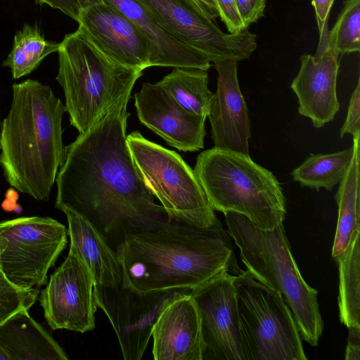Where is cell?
I'll return each instance as SVG.
<instances>
[{"mask_svg": "<svg viewBox=\"0 0 360 360\" xmlns=\"http://www.w3.org/2000/svg\"><path fill=\"white\" fill-rule=\"evenodd\" d=\"M56 80L64 91L70 122L87 131L112 105L132 91L143 70L119 65L79 27L59 43Z\"/></svg>", "mask_w": 360, "mask_h": 360, "instance_id": "obj_6", "label": "cell"}, {"mask_svg": "<svg viewBox=\"0 0 360 360\" xmlns=\"http://www.w3.org/2000/svg\"><path fill=\"white\" fill-rule=\"evenodd\" d=\"M224 214L226 232L237 245L247 270L281 295L292 312L301 338L316 347L323 329L317 290L302 276L283 224L264 230L241 214Z\"/></svg>", "mask_w": 360, "mask_h": 360, "instance_id": "obj_4", "label": "cell"}, {"mask_svg": "<svg viewBox=\"0 0 360 360\" xmlns=\"http://www.w3.org/2000/svg\"><path fill=\"white\" fill-rule=\"evenodd\" d=\"M0 347L10 360H68L50 334L22 309L0 324Z\"/></svg>", "mask_w": 360, "mask_h": 360, "instance_id": "obj_21", "label": "cell"}, {"mask_svg": "<svg viewBox=\"0 0 360 360\" xmlns=\"http://www.w3.org/2000/svg\"><path fill=\"white\" fill-rule=\"evenodd\" d=\"M237 65L235 59L214 62L217 89L207 117L215 147L249 155L250 122L238 84Z\"/></svg>", "mask_w": 360, "mask_h": 360, "instance_id": "obj_17", "label": "cell"}, {"mask_svg": "<svg viewBox=\"0 0 360 360\" xmlns=\"http://www.w3.org/2000/svg\"><path fill=\"white\" fill-rule=\"evenodd\" d=\"M359 79L354 90L346 117V120L340 130V138L346 134H352L353 137L360 136L359 117H360V82Z\"/></svg>", "mask_w": 360, "mask_h": 360, "instance_id": "obj_29", "label": "cell"}, {"mask_svg": "<svg viewBox=\"0 0 360 360\" xmlns=\"http://www.w3.org/2000/svg\"><path fill=\"white\" fill-rule=\"evenodd\" d=\"M79 27L109 58L122 66L150 67V44L139 27L108 1L80 8Z\"/></svg>", "mask_w": 360, "mask_h": 360, "instance_id": "obj_14", "label": "cell"}, {"mask_svg": "<svg viewBox=\"0 0 360 360\" xmlns=\"http://www.w3.org/2000/svg\"><path fill=\"white\" fill-rule=\"evenodd\" d=\"M157 83L188 111L208 116L214 94L208 89L206 70L176 67Z\"/></svg>", "mask_w": 360, "mask_h": 360, "instance_id": "obj_23", "label": "cell"}, {"mask_svg": "<svg viewBox=\"0 0 360 360\" xmlns=\"http://www.w3.org/2000/svg\"><path fill=\"white\" fill-rule=\"evenodd\" d=\"M336 262L339 269L340 322L347 328L360 327V235Z\"/></svg>", "mask_w": 360, "mask_h": 360, "instance_id": "obj_25", "label": "cell"}, {"mask_svg": "<svg viewBox=\"0 0 360 360\" xmlns=\"http://www.w3.org/2000/svg\"><path fill=\"white\" fill-rule=\"evenodd\" d=\"M349 336L345 351L346 360H360V327L348 328Z\"/></svg>", "mask_w": 360, "mask_h": 360, "instance_id": "obj_34", "label": "cell"}, {"mask_svg": "<svg viewBox=\"0 0 360 360\" xmlns=\"http://www.w3.org/2000/svg\"><path fill=\"white\" fill-rule=\"evenodd\" d=\"M1 122L0 121V129H1Z\"/></svg>", "mask_w": 360, "mask_h": 360, "instance_id": "obj_37", "label": "cell"}, {"mask_svg": "<svg viewBox=\"0 0 360 360\" xmlns=\"http://www.w3.org/2000/svg\"><path fill=\"white\" fill-rule=\"evenodd\" d=\"M127 143L145 184L169 219L200 229L210 228L219 220L194 171L179 154L138 131L127 136Z\"/></svg>", "mask_w": 360, "mask_h": 360, "instance_id": "obj_7", "label": "cell"}, {"mask_svg": "<svg viewBox=\"0 0 360 360\" xmlns=\"http://www.w3.org/2000/svg\"><path fill=\"white\" fill-rule=\"evenodd\" d=\"M314 6L319 32V43L316 53H321L328 45V20L334 0H311Z\"/></svg>", "mask_w": 360, "mask_h": 360, "instance_id": "obj_30", "label": "cell"}, {"mask_svg": "<svg viewBox=\"0 0 360 360\" xmlns=\"http://www.w3.org/2000/svg\"><path fill=\"white\" fill-rule=\"evenodd\" d=\"M141 294L123 286L94 285L97 307L106 314L117 337L124 360H140L152 336L153 325L176 291Z\"/></svg>", "mask_w": 360, "mask_h": 360, "instance_id": "obj_13", "label": "cell"}, {"mask_svg": "<svg viewBox=\"0 0 360 360\" xmlns=\"http://www.w3.org/2000/svg\"><path fill=\"white\" fill-rule=\"evenodd\" d=\"M10 110L0 129V166L8 184L47 201L66 155L62 119L66 111L52 89L27 79L12 86Z\"/></svg>", "mask_w": 360, "mask_h": 360, "instance_id": "obj_3", "label": "cell"}, {"mask_svg": "<svg viewBox=\"0 0 360 360\" xmlns=\"http://www.w3.org/2000/svg\"><path fill=\"white\" fill-rule=\"evenodd\" d=\"M354 149L328 154H311L291 173L294 181L301 186L319 191H331L340 182L350 165Z\"/></svg>", "mask_w": 360, "mask_h": 360, "instance_id": "obj_24", "label": "cell"}, {"mask_svg": "<svg viewBox=\"0 0 360 360\" xmlns=\"http://www.w3.org/2000/svg\"><path fill=\"white\" fill-rule=\"evenodd\" d=\"M245 29L264 16L266 0H235Z\"/></svg>", "mask_w": 360, "mask_h": 360, "instance_id": "obj_32", "label": "cell"}, {"mask_svg": "<svg viewBox=\"0 0 360 360\" xmlns=\"http://www.w3.org/2000/svg\"><path fill=\"white\" fill-rule=\"evenodd\" d=\"M164 30L204 53L210 62L249 59L257 48L248 29L226 34L191 0H136Z\"/></svg>", "mask_w": 360, "mask_h": 360, "instance_id": "obj_10", "label": "cell"}, {"mask_svg": "<svg viewBox=\"0 0 360 360\" xmlns=\"http://www.w3.org/2000/svg\"><path fill=\"white\" fill-rule=\"evenodd\" d=\"M338 54L328 46L314 56L304 54L290 88L297 96L299 113L315 128L333 120L340 109L336 93Z\"/></svg>", "mask_w": 360, "mask_h": 360, "instance_id": "obj_18", "label": "cell"}, {"mask_svg": "<svg viewBox=\"0 0 360 360\" xmlns=\"http://www.w3.org/2000/svg\"><path fill=\"white\" fill-rule=\"evenodd\" d=\"M46 285L39 299L44 318L52 330L67 329L84 333L95 328L97 306L94 296V280L72 246Z\"/></svg>", "mask_w": 360, "mask_h": 360, "instance_id": "obj_12", "label": "cell"}, {"mask_svg": "<svg viewBox=\"0 0 360 360\" xmlns=\"http://www.w3.org/2000/svg\"><path fill=\"white\" fill-rule=\"evenodd\" d=\"M68 243V229L49 217H22L0 221V271L15 287L39 289L47 283Z\"/></svg>", "mask_w": 360, "mask_h": 360, "instance_id": "obj_9", "label": "cell"}, {"mask_svg": "<svg viewBox=\"0 0 360 360\" xmlns=\"http://www.w3.org/2000/svg\"><path fill=\"white\" fill-rule=\"evenodd\" d=\"M352 158L335 195L338 217L332 257L337 262L360 235V136L353 137Z\"/></svg>", "mask_w": 360, "mask_h": 360, "instance_id": "obj_22", "label": "cell"}, {"mask_svg": "<svg viewBox=\"0 0 360 360\" xmlns=\"http://www.w3.org/2000/svg\"><path fill=\"white\" fill-rule=\"evenodd\" d=\"M238 314L251 360H307L297 326L281 295L248 271L235 276Z\"/></svg>", "mask_w": 360, "mask_h": 360, "instance_id": "obj_8", "label": "cell"}, {"mask_svg": "<svg viewBox=\"0 0 360 360\" xmlns=\"http://www.w3.org/2000/svg\"><path fill=\"white\" fill-rule=\"evenodd\" d=\"M193 171L214 211L241 214L264 230L283 224L286 203L281 186L249 155L214 146L198 155Z\"/></svg>", "mask_w": 360, "mask_h": 360, "instance_id": "obj_5", "label": "cell"}, {"mask_svg": "<svg viewBox=\"0 0 360 360\" xmlns=\"http://www.w3.org/2000/svg\"><path fill=\"white\" fill-rule=\"evenodd\" d=\"M38 295L39 290H25L15 287L0 271V324L19 310L29 309Z\"/></svg>", "mask_w": 360, "mask_h": 360, "instance_id": "obj_28", "label": "cell"}, {"mask_svg": "<svg viewBox=\"0 0 360 360\" xmlns=\"http://www.w3.org/2000/svg\"><path fill=\"white\" fill-rule=\"evenodd\" d=\"M134 105L141 123L168 145L184 152L204 148L206 117L181 107L158 83H143L134 94Z\"/></svg>", "mask_w": 360, "mask_h": 360, "instance_id": "obj_15", "label": "cell"}, {"mask_svg": "<svg viewBox=\"0 0 360 360\" xmlns=\"http://www.w3.org/2000/svg\"><path fill=\"white\" fill-rule=\"evenodd\" d=\"M0 360H10L8 355L0 347Z\"/></svg>", "mask_w": 360, "mask_h": 360, "instance_id": "obj_36", "label": "cell"}, {"mask_svg": "<svg viewBox=\"0 0 360 360\" xmlns=\"http://www.w3.org/2000/svg\"><path fill=\"white\" fill-rule=\"evenodd\" d=\"M115 252L122 285L141 294L191 290L225 272H243L219 220L200 229L168 219L127 234Z\"/></svg>", "mask_w": 360, "mask_h": 360, "instance_id": "obj_2", "label": "cell"}, {"mask_svg": "<svg viewBox=\"0 0 360 360\" xmlns=\"http://www.w3.org/2000/svg\"><path fill=\"white\" fill-rule=\"evenodd\" d=\"M155 360H202L200 318L190 290L175 292L152 330Z\"/></svg>", "mask_w": 360, "mask_h": 360, "instance_id": "obj_16", "label": "cell"}, {"mask_svg": "<svg viewBox=\"0 0 360 360\" xmlns=\"http://www.w3.org/2000/svg\"><path fill=\"white\" fill-rule=\"evenodd\" d=\"M131 93L66 146L55 207L90 221L115 250L125 236L169 219L145 184L127 143Z\"/></svg>", "mask_w": 360, "mask_h": 360, "instance_id": "obj_1", "label": "cell"}, {"mask_svg": "<svg viewBox=\"0 0 360 360\" xmlns=\"http://www.w3.org/2000/svg\"><path fill=\"white\" fill-rule=\"evenodd\" d=\"M200 10L212 21L219 17L216 0H191Z\"/></svg>", "mask_w": 360, "mask_h": 360, "instance_id": "obj_35", "label": "cell"}, {"mask_svg": "<svg viewBox=\"0 0 360 360\" xmlns=\"http://www.w3.org/2000/svg\"><path fill=\"white\" fill-rule=\"evenodd\" d=\"M59 43L46 40L37 26L25 25L14 37L13 44L3 66L10 68L13 79L37 69L49 54L58 51Z\"/></svg>", "mask_w": 360, "mask_h": 360, "instance_id": "obj_26", "label": "cell"}, {"mask_svg": "<svg viewBox=\"0 0 360 360\" xmlns=\"http://www.w3.org/2000/svg\"><path fill=\"white\" fill-rule=\"evenodd\" d=\"M328 47L337 54L360 51V0H345L332 29L328 31Z\"/></svg>", "mask_w": 360, "mask_h": 360, "instance_id": "obj_27", "label": "cell"}, {"mask_svg": "<svg viewBox=\"0 0 360 360\" xmlns=\"http://www.w3.org/2000/svg\"><path fill=\"white\" fill-rule=\"evenodd\" d=\"M68 224L70 245L91 271L95 285L117 286L122 283V269L117 253L104 236L84 217L62 210Z\"/></svg>", "mask_w": 360, "mask_h": 360, "instance_id": "obj_20", "label": "cell"}, {"mask_svg": "<svg viewBox=\"0 0 360 360\" xmlns=\"http://www.w3.org/2000/svg\"><path fill=\"white\" fill-rule=\"evenodd\" d=\"M219 16L230 33H236L245 28L239 15L235 0H216Z\"/></svg>", "mask_w": 360, "mask_h": 360, "instance_id": "obj_31", "label": "cell"}, {"mask_svg": "<svg viewBox=\"0 0 360 360\" xmlns=\"http://www.w3.org/2000/svg\"><path fill=\"white\" fill-rule=\"evenodd\" d=\"M103 0H77L80 8ZM111 3L143 32L151 48L150 67H186L207 70L208 58L164 30L136 0H105Z\"/></svg>", "mask_w": 360, "mask_h": 360, "instance_id": "obj_19", "label": "cell"}, {"mask_svg": "<svg viewBox=\"0 0 360 360\" xmlns=\"http://www.w3.org/2000/svg\"><path fill=\"white\" fill-rule=\"evenodd\" d=\"M234 278L225 272L190 290L200 318L202 360H251L239 323Z\"/></svg>", "mask_w": 360, "mask_h": 360, "instance_id": "obj_11", "label": "cell"}, {"mask_svg": "<svg viewBox=\"0 0 360 360\" xmlns=\"http://www.w3.org/2000/svg\"><path fill=\"white\" fill-rule=\"evenodd\" d=\"M40 4H46L63 12L77 20L80 7L77 0H35Z\"/></svg>", "mask_w": 360, "mask_h": 360, "instance_id": "obj_33", "label": "cell"}]
</instances>
